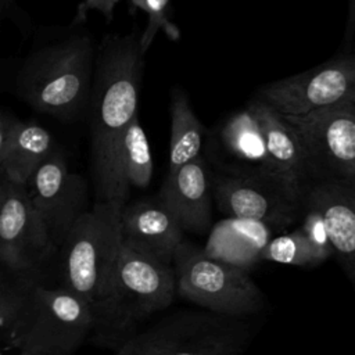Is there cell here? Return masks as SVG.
<instances>
[{"label": "cell", "instance_id": "cell-9", "mask_svg": "<svg viewBox=\"0 0 355 355\" xmlns=\"http://www.w3.org/2000/svg\"><path fill=\"white\" fill-rule=\"evenodd\" d=\"M351 96H355V60L348 53L265 85L258 90L257 100L282 115H305Z\"/></svg>", "mask_w": 355, "mask_h": 355}, {"label": "cell", "instance_id": "cell-11", "mask_svg": "<svg viewBox=\"0 0 355 355\" xmlns=\"http://www.w3.org/2000/svg\"><path fill=\"white\" fill-rule=\"evenodd\" d=\"M55 250L26 187L11 182L0 208V265L14 273L36 269Z\"/></svg>", "mask_w": 355, "mask_h": 355}, {"label": "cell", "instance_id": "cell-10", "mask_svg": "<svg viewBox=\"0 0 355 355\" xmlns=\"http://www.w3.org/2000/svg\"><path fill=\"white\" fill-rule=\"evenodd\" d=\"M29 200L43 220L53 244L60 247L73 222L87 211L85 180L69 172L61 151H53L28 179Z\"/></svg>", "mask_w": 355, "mask_h": 355}, {"label": "cell", "instance_id": "cell-8", "mask_svg": "<svg viewBox=\"0 0 355 355\" xmlns=\"http://www.w3.org/2000/svg\"><path fill=\"white\" fill-rule=\"evenodd\" d=\"M282 116L302 146L308 182L309 179L355 182V96L305 115Z\"/></svg>", "mask_w": 355, "mask_h": 355}, {"label": "cell", "instance_id": "cell-14", "mask_svg": "<svg viewBox=\"0 0 355 355\" xmlns=\"http://www.w3.org/2000/svg\"><path fill=\"white\" fill-rule=\"evenodd\" d=\"M301 207L319 214L331 245V255L354 282L355 182L344 179L309 180L301 191Z\"/></svg>", "mask_w": 355, "mask_h": 355}, {"label": "cell", "instance_id": "cell-7", "mask_svg": "<svg viewBox=\"0 0 355 355\" xmlns=\"http://www.w3.org/2000/svg\"><path fill=\"white\" fill-rule=\"evenodd\" d=\"M29 287L31 311L12 347L31 355H73L94 333L92 311L62 286Z\"/></svg>", "mask_w": 355, "mask_h": 355}, {"label": "cell", "instance_id": "cell-22", "mask_svg": "<svg viewBox=\"0 0 355 355\" xmlns=\"http://www.w3.org/2000/svg\"><path fill=\"white\" fill-rule=\"evenodd\" d=\"M31 282L14 284L0 276V343L10 344L21 334L31 311Z\"/></svg>", "mask_w": 355, "mask_h": 355}, {"label": "cell", "instance_id": "cell-17", "mask_svg": "<svg viewBox=\"0 0 355 355\" xmlns=\"http://www.w3.org/2000/svg\"><path fill=\"white\" fill-rule=\"evenodd\" d=\"M153 176V158L137 114L119 135L108 168L104 190L96 202L125 207L130 187L144 189Z\"/></svg>", "mask_w": 355, "mask_h": 355}, {"label": "cell", "instance_id": "cell-2", "mask_svg": "<svg viewBox=\"0 0 355 355\" xmlns=\"http://www.w3.org/2000/svg\"><path fill=\"white\" fill-rule=\"evenodd\" d=\"M111 202H94L68 230L62 244V287L85 302L94 318L98 344L107 331L116 262L121 248V211Z\"/></svg>", "mask_w": 355, "mask_h": 355}, {"label": "cell", "instance_id": "cell-13", "mask_svg": "<svg viewBox=\"0 0 355 355\" xmlns=\"http://www.w3.org/2000/svg\"><path fill=\"white\" fill-rule=\"evenodd\" d=\"M211 150L215 164L225 172L223 176L280 183L301 200L269 155L262 133L248 110L234 114L225 122L214 139Z\"/></svg>", "mask_w": 355, "mask_h": 355}, {"label": "cell", "instance_id": "cell-27", "mask_svg": "<svg viewBox=\"0 0 355 355\" xmlns=\"http://www.w3.org/2000/svg\"><path fill=\"white\" fill-rule=\"evenodd\" d=\"M18 121L0 112V164L7 153L14 126Z\"/></svg>", "mask_w": 355, "mask_h": 355}, {"label": "cell", "instance_id": "cell-18", "mask_svg": "<svg viewBox=\"0 0 355 355\" xmlns=\"http://www.w3.org/2000/svg\"><path fill=\"white\" fill-rule=\"evenodd\" d=\"M247 110L262 133L269 155L282 171L293 191L301 197L302 187L308 183V169L297 135L284 118L268 104L255 98Z\"/></svg>", "mask_w": 355, "mask_h": 355}, {"label": "cell", "instance_id": "cell-19", "mask_svg": "<svg viewBox=\"0 0 355 355\" xmlns=\"http://www.w3.org/2000/svg\"><path fill=\"white\" fill-rule=\"evenodd\" d=\"M270 234L272 229L261 222L226 218L212 227L202 250L212 259L248 270L259 261Z\"/></svg>", "mask_w": 355, "mask_h": 355}, {"label": "cell", "instance_id": "cell-30", "mask_svg": "<svg viewBox=\"0 0 355 355\" xmlns=\"http://www.w3.org/2000/svg\"><path fill=\"white\" fill-rule=\"evenodd\" d=\"M1 4H3V0H0V11H1Z\"/></svg>", "mask_w": 355, "mask_h": 355}, {"label": "cell", "instance_id": "cell-29", "mask_svg": "<svg viewBox=\"0 0 355 355\" xmlns=\"http://www.w3.org/2000/svg\"><path fill=\"white\" fill-rule=\"evenodd\" d=\"M19 355H31V354H28V352H24V351H19Z\"/></svg>", "mask_w": 355, "mask_h": 355}, {"label": "cell", "instance_id": "cell-26", "mask_svg": "<svg viewBox=\"0 0 355 355\" xmlns=\"http://www.w3.org/2000/svg\"><path fill=\"white\" fill-rule=\"evenodd\" d=\"M118 3H119V0H83L78 7L75 22L83 21L86 18V14L92 10L101 12L104 15L105 21L110 22L114 17V10Z\"/></svg>", "mask_w": 355, "mask_h": 355}, {"label": "cell", "instance_id": "cell-24", "mask_svg": "<svg viewBox=\"0 0 355 355\" xmlns=\"http://www.w3.org/2000/svg\"><path fill=\"white\" fill-rule=\"evenodd\" d=\"M130 7L140 8L148 15V21L143 35L139 37L140 50L144 54L148 46L153 43L154 36L159 29H162L171 39L176 40L179 37V29L169 21L166 8L169 0H129Z\"/></svg>", "mask_w": 355, "mask_h": 355}, {"label": "cell", "instance_id": "cell-1", "mask_svg": "<svg viewBox=\"0 0 355 355\" xmlns=\"http://www.w3.org/2000/svg\"><path fill=\"white\" fill-rule=\"evenodd\" d=\"M143 53L139 37L105 36L94 58L89 96L92 173L100 198L116 140L137 114Z\"/></svg>", "mask_w": 355, "mask_h": 355}, {"label": "cell", "instance_id": "cell-4", "mask_svg": "<svg viewBox=\"0 0 355 355\" xmlns=\"http://www.w3.org/2000/svg\"><path fill=\"white\" fill-rule=\"evenodd\" d=\"M254 331L244 318L180 308L116 347V355H244Z\"/></svg>", "mask_w": 355, "mask_h": 355}, {"label": "cell", "instance_id": "cell-15", "mask_svg": "<svg viewBox=\"0 0 355 355\" xmlns=\"http://www.w3.org/2000/svg\"><path fill=\"white\" fill-rule=\"evenodd\" d=\"M121 239L128 247L172 265L183 241V230L171 212L157 200H139L121 211Z\"/></svg>", "mask_w": 355, "mask_h": 355}, {"label": "cell", "instance_id": "cell-5", "mask_svg": "<svg viewBox=\"0 0 355 355\" xmlns=\"http://www.w3.org/2000/svg\"><path fill=\"white\" fill-rule=\"evenodd\" d=\"M176 297L172 265H165L121 243L108 326L101 345L118 347L136 327Z\"/></svg>", "mask_w": 355, "mask_h": 355}, {"label": "cell", "instance_id": "cell-6", "mask_svg": "<svg viewBox=\"0 0 355 355\" xmlns=\"http://www.w3.org/2000/svg\"><path fill=\"white\" fill-rule=\"evenodd\" d=\"M176 295L198 308L245 318L263 306V294L247 270L209 258L202 248L183 241L172 262Z\"/></svg>", "mask_w": 355, "mask_h": 355}, {"label": "cell", "instance_id": "cell-16", "mask_svg": "<svg viewBox=\"0 0 355 355\" xmlns=\"http://www.w3.org/2000/svg\"><path fill=\"white\" fill-rule=\"evenodd\" d=\"M157 200L171 212L183 232L204 234L211 227V183L198 155L166 175Z\"/></svg>", "mask_w": 355, "mask_h": 355}, {"label": "cell", "instance_id": "cell-21", "mask_svg": "<svg viewBox=\"0 0 355 355\" xmlns=\"http://www.w3.org/2000/svg\"><path fill=\"white\" fill-rule=\"evenodd\" d=\"M204 126L194 115L189 98L182 90H175L171 100V143L166 175L197 158L202 146Z\"/></svg>", "mask_w": 355, "mask_h": 355}, {"label": "cell", "instance_id": "cell-3", "mask_svg": "<svg viewBox=\"0 0 355 355\" xmlns=\"http://www.w3.org/2000/svg\"><path fill=\"white\" fill-rule=\"evenodd\" d=\"M94 58L87 35L46 46L24 64L17 79L18 94L39 112L72 119L89 101Z\"/></svg>", "mask_w": 355, "mask_h": 355}, {"label": "cell", "instance_id": "cell-28", "mask_svg": "<svg viewBox=\"0 0 355 355\" xmlns=\"http://www.w3.org/2000/svg\"><path fill=\"white\" fill-rule=\"evenodd\" d=\"M10 186H11V182H10V179H8V176H7L6 171H4V168H3L1 164H0V208H1L4 200H6L7 194H8Z\"/></svg>", "mask_w": 355, "mask_h": 355}, {"label": "cell", "instance_id": "cell-12", "mask_svg": "<svg viewBox=\"0 0 355 355\" xmlns=\"http://www.w3.org/2000/svg\"><path fill=\"white\" fill-rule=\"evenodd\" d=\"M219 209L227 218L261 222L270 229L290 226L301 211V200L283 184L252 179L222 176L214 186Z\"/></svg>", "mask_w": 355, "mask_h": 355}, {"label": "cell", "instance_id": "cell-23", "mask_svg": "<svg viewBox=\"0 0 355 355\" xmlns=\"http://www.w3.org/2000/svg\"><path fill=\"white\" fill-rule=\"evenodd\" d=\"M259 261L290 266H316L312 248L301 229L270 239L259 254Z\"/></svg>", "mask_w": 355, "mask_h": 355}, {"label": "cell", "instance_id": "cell-25", "mask_svg": "<svg viewBox=\"0 0 355 355\" xmlns=\"http://www.w3.org/2000/svg\"><path fill=\"white\" fill-rule=\"evenodd\" d=\"M304 222L300 227L308 240L316 263L324 262L331 255V245L326 233V229L323 226V222L319 216V214L311 208H304Z\"/></svg>", "mask_w": 355, "mask_h": 355}, {"label": "cell", "instance_id": "cell-20", "mask_svg": "<svg viewBox=\"0 0 355 355\" xmlns=\"http://www.w3.org/2000/svg\"><path fill=\"white\" fill-rule=\"evenodd\" d=\"M54 140L49 130L36 122H17L7 153L1 161L10 182L26 184L31 175L53 151Z\"/></svg>", "mask_w": 355, "mask_h": 355}]
</instances>
